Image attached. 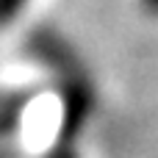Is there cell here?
Returning a JSON list of instances; mask_svg holds the SVG:
<instances>
[{"instance_id": "obj_1", "label": "cell", "mask_w": 158, "mask_h": 158, "mask_svg": "<svg viewBox=\"0 0 158 158\" xmlns=\"http://www.w3.org/2000/svg\"><path fill=\"white\" fill-rule=\"evenodd\" d=\"M25 3H28V0H0V25L11 22V19L17 17V11H19Z\"/></svg>"}, {"instance_id": "obj_2", "label": "cell", "mask_w": 158, "mask_h": 158, "mask_svg": "<svg viewBox=\"0 0 158 158\" xmlns=\"http://www.w3.org/2000/svg\"><path fill=\"white\" fill-rule=\"evenodd\" d=\"M144 3H147L150 8H156V11H158V0H144Z\"/></svg>"}]
</instances>
